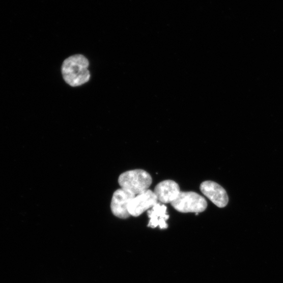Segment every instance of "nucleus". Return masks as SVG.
Masks as SVG:
<instances>
[{"instance_id": "1", "label": "nucleus", "mask_w": 283, "mask_h": 283, "mask_svg": "<svg viewBox=\"0 0 283 283\" xmlns=\"http://www.w3.org/2000/svg\"><path fill=\"white\" fill-rule=\"evenodd\" d=\"M89 62L82 55L70 56L64 62L62 72L67 83L72 87L81 86L90 80Z\"/></svg>"}, {"instance_id": "2", "label": "nucleus", "mask_w": 283, "mask_h": 283, "mask_svg": "<svg viewBox=\"0 0 283 283\" xmlns=\"http://www.w3.org/2000/svg\"><path fill=\"white\" fill-rule=\"evenodd\" d=\"M118 183L122 188L137 195L148 189L152 183V177L143 169L129 171L120 175Z\"/></svg>"}, {"instance_id": "3", "label": "nucleus", "mask_w": 283, "mask_h": 283, "mask_svg": "<svg viewBox=\"0 0 283 283\" xmlns=\"http://www.w3.org/2000/svg\"><path fill=\"white\" fill-rule=\"evenodd\" d=\"M177 211L182 213H200L207 207V202L199 193L192 191H181L178 197L171 203Z\"/></svg>"}, {"instance_id": "4", "label": "nucleus", "mask_w": 283, "mask_h": 283, "mask_svg": "<svg viewBox=\"0 0 283 283\" xmlns=\"http://www.w3.org/2000/svg\"><path fill=\"white\" fill-rule=\"evenodd\" d=\"M135 196L133 193L122 188L116 190L111 203V210L114 215L122 219L130 217L128 206Z\"/></svg>"}, {"instance_id": "5", "label": "nucleus", "mask_w": 283, "mask_h": 283, "mask_svg": "<svg viewBox=\"0 0 283 283\" xmlns=\"http://www.w3.org/2000/svg\"><path fill=\"white\" fill-rule=\"evenodd\" d=\"M158 200L154 191L147 190L137 194L130 202L128 211L130 216L136 217L157 203Z\"/></svg>"}, {"instance_id": "6", "label": "nucleus", "mask_w": 283, "mask_h": 283, "mask_svg": "<svg viewBox=\"0 0 283 283\" xmlns=\"http://www.w3.org/2000/svg\"><path fill=\"white\" fill-rule=\"evenodd\" d=\"M202 192L219 208L225 207L229 202L225 190L219 184L212 181H205L200 187Z\"/></svg>"}, {"instance_id": "7", "label": "nucleus", "mask_w": 283, "mask_h": 283, "mask_svg": "<svg viewBox=\"0 0 283 283\" xmlns=\"http://www.w3.org/2000/svg\"><path fill=\"white\" fill-rule=\"evenodd\" d=\"M180 192L179 184L171 180L159 183L154 191L158 201L163 204H171L178 197Z\"/></svg>"}, {"instance_id": "8", "label": "nucleus", "mask_w": 283, "mask_h": 283, "mask_svg": "<svg viewBox=\"0 0 283 283\" xmlns=\"http://www.w3.org/2000/svg\"><path fill=\"white\" fill-rule=\"evenodd\" d=\"M148 215L150 218L148 225L149 227L155 228L158 226L161 229L168 228L166 221L169 216L167 214V207L165 205L157 203L151 210H148Z\"/></svg>"}]
</instances>
